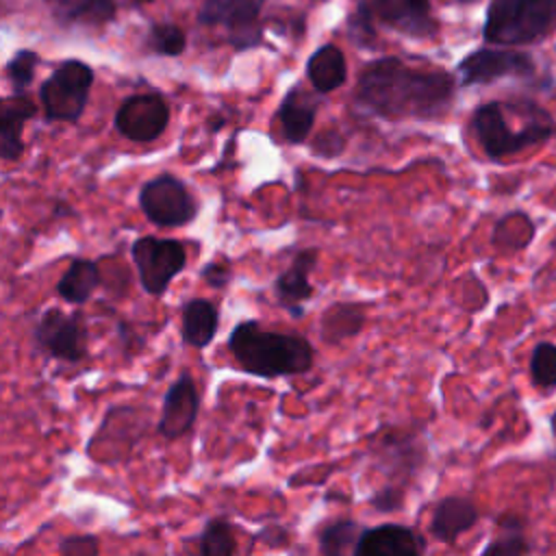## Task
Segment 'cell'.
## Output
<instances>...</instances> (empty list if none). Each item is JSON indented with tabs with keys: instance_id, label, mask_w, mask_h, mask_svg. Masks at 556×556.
Returning a JSON list of instances; mask_svg holds the SVG:
<instances>
[{
	"instance_id": "6da1fadb",
	"label": "cell",
	"mask_w": 556,
	"mask_h": 556,
	"mask_svg": "<svg viewBox=\"0 0 556 556\" xmlns=\"http://www.w3.org/2000/svg\"><path fill=\"white\" fill-rule=\"evenodd\" d=\"M454 98V78L443 72H424L400 59L369 63L356 83V104L376 117L437 119L447 113Z\"/></svg>"
},
{
	"instance_id": "7a4b0ae2",
	"label": "cell",
	"mask_w": 556,
	"mask_h": 556,
	"mask_svg": "<svg viewBox=\"0 0 556 556\" xmlns=\"http://www.w3.org/2000/svg\"><path fill=\"white\" fill-rule=\"evenodd\" d=\"M226 348L241 371L267 380L306 374L315 358L306 337L267 330L254 319L237 324L228 334Z\"/></svg>"
},
{
	"instance_id": "3957f363",
	"label": "cell",
	"mask_w": 556,
	"mask_h": 556,
	"mask_svg": "<svg viewBox=\"0 0 556 556\" xmlns=\"http://www.w3.org/2000/svg\"><path fill=\"white\" fill-rule=\"evenodd\" d=\"M471 126L480 148L493 161H500L504 156L519 154L532 146L545 143L556 130L549 113L528 124L510 126L504 102H484L482 106H478L473 111Z\"/></svg>"
},
{
	"instance_id": "277c9868",
	"label": "cell",
	"mask_w": 556,
	"mask_h": 556,
	"mask_svg": "<svg viewBox=\"0 0 556 556\" xmlns=\"http://www.w3.org/2000/svg\"><path fill=\"white\" fill-rule=\"evenodd\" d=\"M556 22V0H491L484 39L500 46H523L541 39Z\"/></svg>"
},
{
	"instance_id": "5b68a950",
	"label": "cell",
	"mask_w": 556,
	"mask_h": 556,
	"mask_svg": "<svg viewBox=\"0 0 556 556\" xmlns=\"http://www.w3.org/2000/svg\"><path fill=\"white\" fill-rule=\"evenodd\" d=\"M93 70L78 61H63L39 87V100L48 122H78L87 109Z\"/></svg>"
},
{
	"instance_id": "8992f818",
	"label": "cell",
	"mask_w": 556,
	"mask_h": 556,
	"mask_svg": "<svg viewBox=\"0 0 556 556\" xmlns=\"http://www.w3.org/2000/svg\"><path fill=\"white\" fill-rule=\"evenodd\" d=\"M139 208L159 228H182L198 217V200L174 174L163 172L139 189Z\"/></svg>"
},
{
	"instance_id": "52a82bcc",
	"label": "cell",
	"mask_w": 556,
	"mask_h": 556,
	"mask_svg": "<svg viewBox=\"0 0 556 556\" xmlns=\"http://www.w3.org/2000/svg\"><path fill=\"white\" fill-rule=\"evenodd\" d=\"M130 258L143 291L161 298L172 280L187 267V248L178 239L146 235L130 245Z\"/></svg>"
},
{
	"instance_id": "ba28073f",
	"label": "cell",
	"mask_w": 556,
	"mask_h": 556,
	"mask_svg": "<svg viewBox=\"0 0 556 556\" xmlns=\"http://www.w3.org/2000/svg\"><path fill=\"white\" fill-rule=\"evenodd\" d=\"M35 343L48 356L63 363H80L87 358V328L80 315L46 308L33 330Z\"/></svg>"
},
{
	"instance_id": "9c48e42d",
	"label": "cell",
	"mask_w": 556,
	"mask_h": 556,
	"mask_svg": "<svg viewBox=\"0 0 556 556\" xmlns=\"http://www.w3.org/2000/svg\"><path fill=\"white\" fill-rule=\"evenodd\" d=\"M115 130L137 143L156 141L169 124V104L161 93H132L115 111Z\"/></svg>"
},
{
	"instance_id": "30bf717a",
	"label": "cell",
	"mask_w": 556,
	"mask_h": 556,
	"mask_svg": "<svg viewBox=\"0 0 556 556\" xmlns=\"http://www.w3.org/2000/svg\"><path fill=\"white\" fill-rule=\"evenodd\" d=\"M424 443L417 432L406 428H387L376 432L371 456L376 467L393 478H408L424 465Z\"/></svg>"
},
{
	"instance_id": "8fae6325",
	"label": "cell",
	"mask_w": 556,
	"mask_h": 556,
	"mask_svg": "<svg viewBox=\"0 0 556 556\" xmlns=\"http://www.w3.org/2000/svg\"><path fill=\"white\" fill-rule=\"evenodd\" d=\"M263 0H202L198 20L206 26H226L237 50L258 43L256 17Z\"/></svg>"
},
{
	"instance_id": "7c38bea8",
	"label": "cell",
	"mask_w": 556,
	"mask_h": 556,
	"mask_svg": "<svg viewBox=\"0 0 556 556\" xmlns=\"http://www.w3.org/2000/svg\"><path fill=\"white\" fill-rule=\"evenodd\" d=\"M534 63L523 52L513 50H476L458 63L463 85H486L504 76H528Z\"/></svg>"
},
{
	"instance_id": "4fadbf2b",
	"label": "cell",
	"mask_w": 556,
	"mask_h": 556,
	"mask_svg": "<svg viewBox=\"0 0 556 556\" xmlns=\"http://www.w3.org/2000/svg\"><path fill=\"white\" fill-rule=\"evenodd\" d=\"M198 410H200V393L191 374L185 371L169 384L163 397V408L156 424L159 434L167 441L185 437L193 428L198 419Z\"/></svg>"
},
{
	"instance_id": "5bb4252c",
	"label": "cell",
	"mask_w": 556,
	"mask_h": 556,
	"mask_svg": "<svg viewBox=\"0 0 556 556\" xmlns=\"http://www.w3.org/2000/svg\"><path fill=\"white\" fill-rule=\"evenodd\" d=\"M426 552V541L408 526L382 523L365 528L354 545V556H419Z\"/></svg>"
},
{
	"instance_id": "9a60e30c",
	"label": "cell",
	"mask_w": 556,
	"mask_h": 556,
	"mask_svg": "<svg viewBox=\"0 0 556 556\" xmlns=\"http://www.w3.org/2000/svg\"><path fill=\"white\" fill-rule=\"evenodd\" d=\"M317 248H306L300 250L289 267H285L276 280H274V293L293 317L302 315V304L313 298V285H311V271L317 265Z\"/></svg>"
},
{
	"instance_id": "2e32d148",
	"label": "cell",
	"mask_w": 556,
	"mask_h": 556,
	"mask_svg": "<svg viewBox=\"0 0 556 556\" xmlns=\"http://www.w3.org/2000/svg\"><path fill=\"white\" fill-rule=\"evenodd\" d=\"M365 7L380 22L404 35L426 37L434 30L428 0H367Z\"/></svg>"
},
{
	"instance_id": "e0dca14e",
	"label": "cell",
	"mask_w": 556,
	"mask_h": 556,
	"mask_svg": "<svg viewBox=\"0 0 556 556\" xmlns=\"http://www.w3.org/2000/svg\"><path fill=\"white\" fill-rule=\"evenodd\" d=\"M35 102L15 93L0 100V161H20L24 154V126L35 115Z\"/></svg>"
},
{
	"instance_id": "ac0fdd59",
	"label": "cell",
	"mask_w": 556,
	"mask_h": 556,
	"mask_svg": "<svg viewBox=\"0 0 556 556\" xmlns=\"http://www.w3.org/2000/svg\"><path fill=\"white\" fill-rule=\"evenodd\" d=\"M478 523V508L471 500L460 495L443 497L432 513L430 534L441 543H456L460 534L471 530Z\"/></svg>"
},
{
	"instance_id": "d6986e66",
	"label": "cell",
	"mask_w": 556,
	"mask_h": 556,
	"mask_svg": "<svg viewBox=\"0 0 556 556\" xmlns=\"http://www.w3.org/2000/svg\"><path fill=\"white\" fill-rule=\"evenodd\" d=\"M317 117V100L311 98L300 87H293L280 102L278 119L282 128V137L291 146H300L308 139Z\"/></svg>"
},
{
	"instance_id": "ffe728a7",
	"label": "cell",
	"mask_w": 556,
	"mask_h": 556,
	"mask_svg": "<svg viewBox=\"0 0 556 556\" xmlns=\"http://www.w3.org/2000/svg\"><path fill=\"white\" fill-rule=\"evenodd\" d=\"M219 328V313L217 306L211 300L204 298H191L182 306V324H180V337L185 345L202 350L206 348Z\"/></svg>"
},
{
	"instance_id": "44dd1931",
	"label": "cell",
	"mask_w": 556,
	"mask_h": 556,
	"mask_svg": "<svg viewBox=\"0 0 556 556\" xmlns=\"http://www.w3.org/2000/svg\"><path fill=\"white\" fill-rule=\"evenodd\" d=\"M102 285V274L96 261L76 256L56 282V293L70 304H85Z\"/></svg>"
},
{
	"instance_id": "7402d4cb",
	"label": "cell",
	"mask_w": 556,
	"mask_h": 556,
	"mask_svg": "<svg viewBox=\"0 0 556 556\" xmlns=\"http://www.w3.org/2000/svg\"><path fill=\"white\" fill-rule=\"evenodd\" d=\"M306 76L319 93H330L339 89L348 78V63L343 52L332 43L321 46L311 54L306 63Z\"/></svg>"
},
{
	"instance_id": "603a6c76",
	"label": "cell",
	"mask_w": 556,
	"mask_h": 556,
	"mask_svg": "<svg viewBox=\"0 0 556 556\" xmlns=\"http://www.w3.org/2000/svg\"><path fill=\"white\" fill-rule=\"evenodd\" d=\"M365 326V308L356 302H334L330 304L319 319V334L324 343L337 345L354 334H358Z\"/></svg>"
},
{
	"instance_id": "cb8c5ba5",
	"label": "cell",
	"mask_w": 556,
	"mask_h": 556,
	"mask_svg": "<svg viewBox=\"0 0 556 556\" xmlns=\"http://www.w3.org/2000/svg\"><path fill=\"white\" fill-rule=\"evenodd\" d=\"M61 22L104 24L115 15L113 0H43Z\"/></svg>"
},
{
	"instance_id": "d4e9b609",
	"label": "cell",
	"mask_w": 556,
	"mask_h": 556,
	"mask_svg": "<svg viewBox=\"0 0 556 556\" xmlns=\"http://www.w3.org/2000/svg\"><path fill=\"white\" fill-rule=\"evenodd\" d=\"M530 545L526 541L523 523L517 517H500L497 519V534L493 541L482 549L484 556H519L528 554Z\"/></svg>"
},
{
	"instance_id": "484cf974",
	"label": "cell",
	"mask_w": 556,
	"mask_h": 556,
	"mask_svg": "<svg viewBox=\"0 0 556 556\" xmlns=\"http://www.w3.org/2000/svg\"><path fill=\"white\" fill-rule=\"evenodd\" d=\"M361 526L354 519H334L319 532V552L324 556L352 554L361 534Z\"/></svg>"
},
{
	"instance_id": "4316f807",
	"label": "cell",
	"mask_w": 556,
	"mask_h": 556,
	"mask_svg": "<svg viewBox=\"0 0 556 556\" xmlns=\"http://www.w3.org/2000/svg\"><path fill=\"white\" fill-rule=\"evenodd\" d=\"M198 552L202 556H232L237 552L232 526L226 517H213L206 521L198 541Z\"/></svg>"
},
{
	"instance_id": "83f0119b",
	"label": "cell",
	"mask_w": 556,
	"mask_h": 556,
	"mask_svg": "<svg viewBox=\"0 0 556 556\" xmlns=\"http://www.w3.org/2000/svg\"><path fill=\"white\" fill-rule=\"evenodd\" d=\"M530 380L539 389H556V343L539 341L530 354Z\"/></svg>"
},
{
	"instance_id": "f1b7e54d",
	"label": "cell",
	"mask_w": 556,
	"mask_h": 556,
	"mask_svg": "<svg viewBox=\"0 0 556 556\" xmlns=\"http://www.w3.org/2000/svg\"><path fill=\"white\" fill-rule=\"evenodd\" d=\"M148 43L161 56H178L187 46V37L176 24H154L150 28Z\"/></svg>"
},
{
	"instance_id": "f546056e",
	"label": "cell",
	"mask_w": 556,
	"mask_h": 556,
	"mask_svg": "<svg viewBox=\"0 0 556 556\" xmlns=\"http://www.w3.org/2000/svg\"><path fill=\"white\" fill-rule=\"evenodd\" d=\"M37 63H39V56L33 50H17L11 56V61L7 63V78L11 80L15 93H24L26 87L33 83Z\"/></svg>"
},
{
	"instance_id": "4dcf8cb0",
	"label": "cell",
	"mask_w": 556,
	"mask_h": 556,
	"mask_svg": "<svg viewBox=\"0 0 556 556\" xmlns=\"http://www.w3.org/2000/svg\"><path fill=\"white\" fill-rule=\"evenodd\" d=\"M369 506L376 513H395L404 506V489L397 484H384L369 497Z\"/></svg>"
},
{
	"instance_id": "1f68e13d",
	"label": "cell",
	"mask_w": 556,
	"mask_h": 556,
	"mask_svg": "<svg viewBox=\"0 0 556 556\" xmlns=\"http://www.w3.org/2000/svg\"><path fill=\"white\" fill-rule=\"evenodd\" d=\"M98 552H100V543L91 534L65 536L59 543V554H65V556H96Z\"/></svg>"
},
{
	"instance_id": "d6a6232c",
	"label": "cell",
	"mask_w": 556,
	"mask_h": 556,
	"mask_svg": "<svg viewBox=\"0 0 556 556\" xmlns=\"http://www.w3.org/2000/svg\"><path fill=\"white\" fill-rule=\"evenodd\" d=\"M230 276H232V269L228 261H211L200 271V278L213 289H224L230 282Z\"/></svg>"
},
{
	"instance_id": "836d02e7",
	"label": "cell",
	"mask_w": 556,
	"mask_h": 556,
	"mask_svg": "<svg viewBox=\"0 0 556 556\" xmlns=\"http://www.w3.org/2000/svg\"><path fill=\"white\" fill-rule=\"evenodd\" d=\"M313 150L321 156H337L343 150V137L334 130H326L324 135L317 137V141L313 143Z\"/></svg>"
},
{
	"instance_id": "e575fe53",
	"label": "cell",
	"mask_w": 556,
	"mask_h": 556,
	"mask_svg": "<svg viewBox=\"0 0 556 556\" xmlns=\"http://www.w3.org/2000/svg\"><path fill=\"white\" fill-rule=\"evenodd\" d=\"M549 428H552V434L556 437V410H554L552 417H549Z\"/></svg>"
},
{
	"instance_id": "d590c367",
	"label": "cell",
	"mask_w": 556,
	"mask_h": 556,
	"mask_svg": "<svg viewBox=\"0 0 556 556\" xmlns=\"http://www.w3.org/2000/svg\"><path fill=\"white\" fill-rule=\"evenodd\" d=\"M135 2H152V0H135Z\"/></svg>"
},
{
	"instance_id": "8d00e7d4",
	"label": "cell",
	"mask_w": 556,
	"mask_h": 556,
	"mask_svg": "<svg viewBox=\"0 0 556 556\" xmlns=\"http://www.w3.org/2000/svg\"><path fill=\"white\" fill-rule=\"evenodd\" d=\"M460 2H471V0H460Z\"/></svg>"
}]
</instances>
